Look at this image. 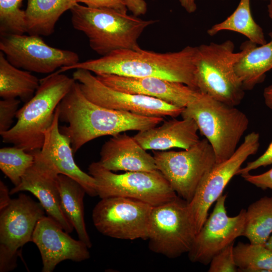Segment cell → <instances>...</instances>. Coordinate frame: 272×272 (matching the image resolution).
<instances>
[{
	"mask_svg": "<svg viewBox=\"0 0 272 272\" xmlns=\"http://www.w3.org/2000/svg\"><path fill=\"white\" fill-rule=\"evenodd\" d=\"M59 120L67 123L60 132L70 140L74 153L85 144L99 137L113 136L128 130L142 131L164 120L103 107L89 100L76 81L59 104Z\"/></svg>",
	"mask_w": 272,
	"mask_h": 272,
	"instance_id": "obj_1",
	"label": "cell"
},
{
	"mask_svg": "<svg viewBox=\"0 0 272 272\" xmlns=\"http://www.w3.org/2000/svg\"><path fill=\"white\" fill-rule=\"evenodd\" d=\"M196 46L165 53L142 49L117 50L99 58L78 62L67 67L84 69L96 74L144 78L157 77L180 82L197 89L195 80Z\"/></svg>",
	"mask_w": 272,
	"mask_h": 272,
	"instance_id": "obj_2",
	"label": "cell"
},
{
	"mask_svg": "<svg viewBox=\"0 0 272 272\" xmlns=\"http://www.w3.org/2000/svg\"><path fill=\"white\" fill-rule=\"evenodd\" d=\"M75 81L57 71L40 79L33 97L18 110L16 124L0 133L2 141L28 152L41 150L44 133L53 122L55 110Z\"/></svg>",
	"mask_w": 272,
	"mask_h": 272,
	"instance_id": "obj_3",
	"label": "cell"
},
{
	"mask_svg": "<svg viewBox=\"0 0 272 272\" xmlns=\"http://www.w3.org/2000/svg\"><path fill=\"white\" fill-rule=\"evenodd\" d=\"M255 44L247 40L242 44L238 52L235 51L234 43L230 40L196 46L195 80L197 89L228 105L240 104L245 90L235 66Z\"/></svg>",
	"mask_w": 272,
	"mask_h": 272,
	"instance_id": "obj_4",
	"label": "cell"
},
{
	"mask_svg": "<svg viewBox=\"0 0 272 272\" xmlns=\"http://www.w3.org/2000/svg\"><path fill=\"white\" fill-rule=\"evenodd\" d=\"M70 11L73 27L86 36L91 48L102 56L117 50L141 48L138 44L140 37L147 28L156 22L127 13L93 9L78 3Z\"/></svg>",
	"mask_w": 272,
	"mask_h": 272,
	"instance_id": "obj_5",
	"label": "cell"
},
{
	"mask_svg": "<svg viewBox=\"0 0 272 272\" xmlns=\"http://www.w3.org/2000/svg\"><path fill=\"white\" fill-rule=\"evenodd\" d=\"M181 116L195 121L198 130L213 149L216 163L227 160L235 153L249 123L247 115L236 106L217 101L199 91L184 108Z\"/></svg>",
	"mask_w": 272,
	"mask_h": 272,
	"instance_id": "obj_6",
	"label": "cell"
},
{
	"mask_svg": "<svg viewBox=\"0 0 272 272\" xmlns=\"http://www.w3.org/2000/svg\"><path fill=\"white\" fill-rule=\"evenodd\" d=\"M88 171L96 181L98 196L100 198L123 197L155 207L178 196L158 170L118 174L107 169L98 161L90 164Z\"/></svg>",
	"mask_w": 272,
	"mask_h": 272,
	"instance_id": "obj_7",
	"label": "cell"
},
{
	"mask_svg": "<svg viewBox=\"0 0 272 272\" xmlns=\"http://www.w3.org/2000/svg\"><path fill=\"white\" fill-rule=\"evenodd\" d=\"M153 157L157 169L177 195L187 202L216 163L213 149L206 138L183 151H153Z\"/></svg>",
	"mask_w": 272,
	"mask_h": 272,
	"instance_id": "obj_8",
	"label": "cell"
},
{
	"mask_svg": "<svg viewBox=\"0 0 272 272\" xmlns=\"http://www.w3.org/2000/svg\"><path fill=\"white\" fill-rule=\"evenodd\" d=\"M195 236L186 200L177 196L153 207L147 239L151 251L169 258H177L188 253Z\"/></svg>",
	"mask_w": 272,
	"mask_h": 272,
	"instance_id": "obj_9",
	"label": "cell"
},
{
	"mask_svg": "<svg viewBox=\"0 0 272 272\" xmlns=\"http://www.w3.org/2000/svg\"><path fill=\"white\" fill-rule=\"evenodd\" d=\"M259 147V134L252 131L247 134L235 153L227 160L216 164L199 183L190 202H187L189 219L195 235L208 217L212 205L222 195L230 180Z\"/></svg>",
	"mask_w": 272,
	"mask_h": 272,
	"instance_id": "obj_10",
	"label": "cell"
},
{
	"mask_svg": "<svg viewBox=\"0 0 272 272\" xmlns=\"http://www.w3.org/2000/svg\"><path fill=\"white\" fill-rule=\"evenodd\" d=\"M154 207L138 200L119 196L101 198L92 212L96 229L111 238L147 240Z\"/></svg>",
	"mask_w": 272,
	"mask_h": 272,
	"instance_id": "obj_11",
	"label": "cell"
},
{
	"mask_svg": "<svg viewBox=\"0 0 272 272\" xmlns=\"http://www.w3.org/2000/svg\"><path fill=\"white\" fill-rule=\"evenodd\" d=\"M0 211V271L7 272L17 266L19 251L32 242L35 226L45 211L39 202L24 193Z\"/></svg>",
	"mask_w": 272,
	"mask_h": 272,
	"instance_id": "obj_12",
	"label": "cell"
},
{
	"mask_svg": "<svg viewBox=\"0 0 272 272\" xmlns=\"http://www.w3.org/2000/svg\"><path fill=\"white\" fill-rule=\"evenodd\" d=\"M0 50L15 66L37 73L52 74L79 62L75 52L50 46L36 35H1Z\"/></svg>",
	"mask_w": 272,
	"mask_h": 272,
	"instance_id": "obj_13",
	"label": "cell"
},
{
	"mask_svg": "<svg viewBox=\"0 0 272 272\" xmlns=\"http://www.w3.org/2000/svg\"><path fill=\"white\" fill-rule=\"evenodd\" d=\"M73 78L79 83L83 94L89 100L107 108L163 117H177L184 109L155 98L114 90L86 70L76 69Z\"/></svg>",
	"mask_w": 272,
	"mask_h": 272,
	"instance_id": "obj_14",
	"label": "cell"
},
{
	"mask_svg": "<svg viewBox=\"0 0 272 272\" xmlns=\"http://www.w3.org/2000/svg\"><path fill=\"white\" fill-rule=\"evenodd\" d=\"M227 194L221 195L209 217L195 235L188 258L192 262L210 263L213 257L242 236L246 210L234 217L228 216L225 203Z\"/></svg>",
	"mask_w": 272,
	"mask_h": 272,
	"instance_id": "obj_15",
	"label": "cell"
},
{
	"mask_svg": "<svg viewBox=\"0 0 272 272\" xmlns=\"http://www.w3.org/2000/svg\"><path fill=\"white\" fill-rule=\"evenodd\" d=\"M32 153L34 156L32 165L22 176L20 183L10 191V194L23 191L31 192L39 200L47 216L70 234L74 228L61 208L58 185L59 173L42 155L40 150Z\"/></svg>",
	"mask_w": 272,
	"mask_h": 272,
	"instance_id": "obj_16",
	"label": "cell"
},
{
	"mask_svg": "<svg viewBox=\"0 0 272 272\" xmlns=\"http://www.w3.org/2000/svg\"><path fill=\"white\" fill-rule=\"evenodd\" d=\"M54 220L44 216L37 222L32 237L42 261V272H52L62 261L81 262L90 257L89 247L71 237Z\"/></svg>",
	"mask_w": 272,
	"mask_h": 272,
	"instance_id": "obj_17",
	"label": "cell"
},
{
	"mask_svg": "<svg viewBox=\"0 0 272 272\" xmlns=\"http://www.w3.org/2000/svg\"><path fill=\"white\" fill-rule=\"evenodd\" d=\"M114 90L155 98L180 108H185L199 91L180 82L157 77L136 78L115 75H96Z\"/></svg>",
	"mask_w": 272,
	"mask_h": 272,
	"instance_id": "obj_18",
	"label": "cell"
},
{
	"mask_svg": "<svg viewBox=\"0 0 272 272\" xmlns=\"http://www.w3.org/2000/svg\"><path fill=\"white\" fill-rule=\"evenodd\" d=\"M59 116L57 107L53 122L44 133L41 153L52 164L59 174L66 175L77 181L89 196H98L95 179L89 173L83 171L75 161L71 142L59 130Z\"/></svg>",
	"mask_w": 272,
	"mask_h": 272,
	"instance_id": "obj_19",
	"label": "cell"
},
{
	"mask_svg": "<svg viewBox=\"0 0 272 272\" xmlns=\"http://www.w3.org/2000/svg\"><path fill=\"white\" fill-rule=\"evenodd\" d=\"M125 133L112 137L102 146L99 161L111 171H152L158 170L153 156Z\"/></svg>",
	"mask_w": 272,
	"mask_h": 272,
	"instance_id": "obj_20",
	"label": "cell"
},
{
	"mask_svg": "<svg viewBox=\"0 0 272 272\" xmlns=\"http://www.w3.org/2000/svg\"><path fill=\"white\" fill-rule=\"evenodd\" d=\"M198 128L191 118L165 121L158 127L140 131L133 138L146 150L165 151L178 148L187 149L200 140Z\"/></svg>",
	"mask_w": 272,
	"mask_h": 272,
	"instance_id": "obj_21",
	"label": "cell"
},
{
	"mask_svg": "<svg viewBox=\"0 0 272 272\" xmlns=\"http://www.w3.org/2000/svg\"><path fill=\"white\" fill-rule=\"evenodd\" d=\"M78 4L76 0H28L25 11L26 33L49 36L60 16Z\"/></svg>",
	"mask_w": 272,
	"mask_h": 272,
	"instance_id": "obj_22",
	"label": "cell"
},
{
	"mask_svg": "<svg viewBox=\"0 0 272 272\" xmlns=\"http://www.w3.org/2000/svg\"><path fill=\"white\" fill-rule=\"evenodd\" d=\"M58 185L62 210L76 231L79 239L90 248L92 243L84 219V197L86 192L77 181L59 174Z\"/></svg>",
	"mask_w": 272,
	"mask_h": 272,
	"instance_id": "obj_23",
	"label": "cell"
},
{
	"mask_svg": "<svg viewBox=\"0 0 272 272\" xmlns=\"http://www.w3.org/2000/svg\"><path fill=\"white\" fill-rule=\"evenodd\" d=\"M40 80L31 72L12 64L0 51V96L17 98L26 103L34 95Z\"/></svg>",
	"mask_w": 272,
	"mask_h": 272,
	"instance_id": "obj_24",
	"label": "cell"
},
{
	"mask_svg": "<svg viewBox=\"0 0 272 272\" xmlns=\"http://www.w3.org/2000/svg\"><path fill=\"white\" fill-rule=\"evenodd\" d=\"M268 36V42L254 45L235 64V72L245 90L262 83L266 73L272 69V31Z\"/></svg>",
	"mask_w": 272,
	"mask_h": 272,
	"instance_id": "obj_25",
	"label": "cell"
},
{
	"mask_svg": "<svg viewBox=\"0 0 272 272\" xmlns=\"http://www.w3.org/2000/svg\"><path fill=\"white\" fill-rule=\"evenodd\" d=\"M222 31L239 33L257 45L267 42L263 29L252 17L250 0H240L235 11L225 20L212 26L207 33L213 36Z\"/></svg>",
	"mask_w": 272,
	"mask_h": 272,
	"instance_id": "obj_26",
	"label": "cell"
},
{
	"mask_svg": "<svg viewBox=\"0 0 272 272\" xmlns=\"http://www.w3.org/2000/svg\"><path fill=\"white\" fill-rule=\"evenodd\" d=\"M271 234L272 197L264 196L246 210L242 236L251 244L265 245Z\"/></svg>",
	"mask_w": 272,
	"mask_h": 272,
	"instance_id": "obj_27",
	"label": "cell"
},
{
	"mask_svg": "<svg viewBox=\"0 0 272 272\" xmlns=\"http://www.w3.org/2000/svg\"><path fill=\"white\" fill-rule=\"evenodd\" d=\"M238 270L246 272H272V249L265 245L239 242L234 247Z\"/></svg>",
	"mask_w": 272,
	"mask_h": 272,
	"instance_id": "obj_28",
	"label": "cell"
},
{
	"mask_svg": "<svg viewBox=\"0 0 272 272\" xmlns=\"http://www.w3.org/2000/svg\"><path fill=\"white\" fill-rule=\"evenodd\" d=\"M34 160L33 153L21 148L14 146L0 149V169L15 186L20 183Z\"/></svg>",
	"mask_w": 272,
	"mask_h": 272,
	"instance_id": "obj_29",
	"label": "cell"
},
{
	"mask_svg": "<svg viewBox=\"0 0 272 272\" xmlns=\"http://www.w3.org/2000/svg\"><path fill=\"white\" fill-rule=\"evenodd\" d=\"M23 0H0V34L26 33L25 11L21 9Z\"/></svg>",
	"mask_w": 272,
	"mask_h": 272,
	"instance_id": "obj_30",
	"label": "cell"
},
{
	"mask_svg": "<svg viewBox=\"0 0 272 272\" xmlns=\"http://www.w3.org/2000/svg\"><path fill=\"white\" fill-rule=\"evenodd\" d=\"M234 242L228 245L212 258L209 272H235L237 270L234 253Z\"/></svg>",
	"mask_w": 272,
	"mask_h": 272,
	"instance_id": "obj_31",
	"label": "cell"
},
{
	"mask_svg": "<svg viewBox=\"0 0 272 272\" xmlns=\"http://www.w3.org/2000/svg\"><path fill=\"white\" fill-rule=\"evenodd\" d=\"M20 99H2L0 101V133L9 130L16 117Z\"/></svg>",
	"mask_w": 272,
	"mask_h": 272,
	"instance_id": "obj_32",
	"label": "cell"
},
{
	"mask_svg": "<svg viewBox=\"0 0 272 272\" xmlns=\"http://www.w3.org/2000/svg\"><path fill=\"white\" fill-rule=\"evenodd\" d=\"M77 3H83L93 9H111L127 13L128 9L124 0H76Z\"/></svg>",
	"mask_w": 272,
	"mask_h": 272,
	"instance_id": "obj_33",
	"label": "cell"
},
{
	"mask_svg": "<svg viewBox=\"0 0 272 272\" xmlns=\"http://www.w3.org/2000/svg\"><path fill=\"white\" fill-rule=\"evenodd\" d=\"M272 164V142L264 153L254 161L249 162L246 165L241 168L237 175H243L250 173L251 171L260 167H264Z\"/></svg>",
	"mask_w": 272,
	"mask_h": 272,
	"instance_id": "obj_34",
	"label": "cell"
},
{
	"mask_svg": "<svg viewBox=\"0 0 272 272\" xmlns=\"http://www.w3.org/2000/svg\"><path fill=\"white\" fill-rule=\"evenodd\" d=\"M244 180L262 189H272V167L263 173L253 175L250 173L241 175Z\"/></svg>",
	"mask_w": 272,
	"mask_h": 272,
	"instance_id": "obj_35",
	"label": "cell"
},
{
	"mask_svg": "<svg viewBox=\"0 0 272 272\" xmlns=\"http://www.w3.org/2000/svg\"><path fill=\"white\" fill-rule=\"evenodd\" d=\"M128 10L132 15L140 16L145 15L147 11V5L145 0H124Z\"/></svg>",
	"mask_w": 272,
	"mask_h": 272,
	"instance_id": "obj_36",
	"label": "cell"
},
{
	"mask_svg": "<svg viewBox=\"0 0 272 272\" xmlns=\"http://www.w3.org/2000/svg\"><path fill=\"white\" fill-rule=\"evenodd\" d=\"M10 191L5 184L0 181V210L4 209L10 203L12 199L10 197Z\"/></svg>",
	"mask_w": 272,
	"mask_h": 272,
	"instance_id": "obj_37",
	"label": "cell"
},
{
	"mask_svg": "<svg viewBox=\"0 0 272 272\" xmlns=\"http://www.w3.org/2000/svg\"><path fill=\"white\" fill-rule=\"evenodd\" d=\"M195 1L196 0H179L181 6L189 14L194 13L197 9Z\"/></svg>",
	"mask_w": 272,
	"mask_h": 272,
	"instance_id": "obj_38",
	"label": "cell"
},
{
	"mask_svg": "<svg viewBox=\"0 0 272 272\" xmlns=\"http://www.w3.org/2000/svg\"><path fill=\"white\" fill-rule=\"evenodd\" d=\"M263 97L265 105L272 109V84L264 89Z\"/></svg>",
	"mask_w": 272,
	"mask_h": 272,
	"instance_id": "obj_39",
	"label": "cell"
},
{
	"mask_svg": "<svg viewBox=\"0 0 272 272\" xmlns=\"http://www.w3.org/2000/svg\"><path fill=\"white\" fill-rule=\"evenodd\" d=\"M268 3L267 6L268 15L269 19L272 21V0H268Z\"/></svg>",
	"mask_w": 272,
	"mask_h": 272,
	"instance_id": "obj_40",
	"label": "cell"
},
{
	"mask_svg": "<svg viewBox=\"0 0 272 272\" xmlns=\"http://www.w3.org/2000/svg\"><path fill=\"white\" fill-rule=\"evenodd\" d=\"M265 246L270 249H272V234L270 236L266 241Z\"/></svg>",
	"mask_w": 272,
	"mask_h": 272,
	"instance_id": "obj_41",
	"label": "cell"
},
{
	"mask_svg": "<svg viewBox=\"0 0 272 272\" xmlns=\"http://www.w3.org/2000/svg\"><path fill=\"white\" fill-rule=\"evenodd\" d=\"M262 1H268V0H262Z\"/></svg>",
	"mask_w": 272,
	"mask_h": 272,
	"instance_id": "obj_42",
	"label": "cell"
}]
</instances>
